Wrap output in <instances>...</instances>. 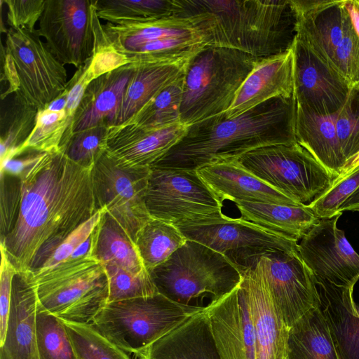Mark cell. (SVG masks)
<instances>
[{
    "mask_svg": "<svg viewBox=\"0 0 359 359\" xmlns=\"http://www.w3.org/2000/svg\"><path fill=\"white\" fill-rule=\"evenodd\" d=\"M102 265L109 281L108 303L159 293L147 270L133 273L114 264Z\"/></svg>",
    "mask_w": 359,
    "mask_h": 359,
    "instance_id": "obj_41",
    "label": "cell"
},
{
    "mask_svg": "<svg viewBox=\"0 0 359 359\" xmlns=\"http://www.w3.org/2000/svg\"><path fill=\"white\" fill-rule=\"evenodd\" d=\"M93 0H46L36 30L63 65L76 68L91 57L94 48Z\"/></svg>",
    "mask_w": 359,
    "mask_h": 359,
    "instance_id": "obj_16",
    "label": "cell"
},
{
    "mask_svg": "<svg viewBox=\"0 0 359 359\" xmlns=\"http://www.w3.org/2000/svg\"><path fill=\"white\" fill-rule=\"evenodd\" d=\"M36 30L9 27L6 32L5 49L13 60L19 78L20 89L15 93L39 110L65 91L68 80L65 65Z\"/></svg>",
    "mask_w": 359,
    "mask_h": 359,
    "instance_id": "obj_12",
    "label": "cell"
},
{
    "mask_svg": "<svg viewBox=\"0 0 359 359\" xmlns=\"http://www.w3.org/2000/svg\"><path fill=\"white\" fill-rule=\"evenodd\" d=\"M287 347L289 359H341L319 306L290 328Z\"/></svg>",
    "mask_w": 359,
    "mask_h": 359,
    "instance_id": "obj_32",
    "label": "cell"
},
{
    "mask_svg": "<svg viewBox=\"0 0 359 359\" xmlns=\"http://www.w3.org/2000/svg\"><path fill=\"white\" fill-rule=\"evenodd\" d=\"M182 122L161 128H146L122 123L109 126L107 154L121 167H150L187 133Z\"/></svg>",
    "mask_w": 359,
    "mask_h": 359,
    "instance_id": "obj_19",
    "label": "cell"
},
{
    "mask_svg": "<svg viewBox=\"0 0 359 359\" xmlns=\"http://www.w3.org/2000/svg\"><path fill=\"white\" fill-rule=\"evenodd\" d=\"M38 109L15 93L1 118V163L15 157L34 128Z\"/></svg>",
    "mask_w": 359,
    "mask_h": 359,
    "instance_id": "obj_36",
    "label": "cell"
},
{
    "mask_svg": "<svg viewBox=\"0 0 359 359\" xmlns=\"http://www.w3.org/2000/svg\"><path fill=\"white\" fill-rule=\"evenodd\" d=\"M32 273L40 305L61 320L91 324L109 302L105 269L93 256Z\"/></svg>",
    "mask_w": 359,
    "mask_h": 359,
    "instance_id": "obj_6",
    "label": "cell"
},
{
    "mask_svg": "<svg viewBox=\"0 0 359 359\" xmlns=\"http://www.w3.org/2000/svg\"><path fill=\"white\" fill-rule=\"evenodd\" d=\"M0 196L1 241L11 231L18 219L21 200L20 179L1 172Z\"/></svg>",
    "mask_w": 359,
    "mask_h": 359,
    "instance_id": "obj_47",
    "label": "cell"
},
{
    "mask_svg": "<svg viewBox=\"0 0 359 359\" xmlns=\"http://www.w3.org/2000/svg\"><path fill=\"white\" fill-rule=\"evenodd\" d=\"M205 307L165 331L136 357L138 359H219Z\"/></svg>",
    "mask_w": 359,
    "mask_h": 359,
    "instance_id": "obj_23",
    "label": "cell"
},
{
    "mask_svg": "<svg viewBox=\"0 0 359 359\" xmlns=\"http://www.w3.org/2000/svg\"><path fill=\"white\" fill-rule=\"evenodd\" d=\"M187 240L175 225L151 217L137 233L135 243L146 269L150 272L165 262Z\"/></svg>",
    "mask_w": 359,
    "mask_h": 359,
    "instance_id": "obj_35",
    "label": "cell"
},
{
    "mask_svg": "<svg viewBox=\"0 0 359 359\" xmlns=\"http://www.w3.org/2000/svg\"><path fill=\"white\" fill-rule=\"evenodd\" d=\"M93 30L95 43L93 55L85 64L87 74L92 81L130 63L129 59L117 51L107 39L102 28V24L96 13L95 6Z\"/></svg>",
    "mask_w": 359,
    "mask_h": 359,
    "instance_id": "obj_43",
    "label": "cell"
},
{
    "mask_svg": "<svg viewBox=\"0 0 359 359\" xmlns=\"http://www.w3.org/2000/svg\"><path fill=\"white\" fill-rule=\"evenodd\" d=\"M67 100L66 88L58 97L38 110L34 128L16 156L27 151L64 152L73 136V123L67 111Z\"/></svg>",
    "mask_w": 359,
    "mask_h": 359,
    "instance_id": "obj_31",
    "label": "cell"
},
{
    "mask_svg": "<svg viewBox=\"0 0 359 359\" xmlns=\"http://www.w3.org/2000/svg\"><path fill=\"white\" fill-rule=\"evenodd\" d=\"M236 160L264 183L302 205L327 190L334 180L297 142L259 147Z\"/></svg>",
    "mask_w": 359,
    "mask_h": 359,
    "instance_id": "obj_8",
    "label": "cell"
},
{
    "mask_svg": "<svg viewBox=\"0 0 359 359\" xmlns=\"http://www.w3.org/2000/svg\"><path fill=\"white\" fill-rule=\"evenodd\" d=\"M294 96L275 97L236 117L224 113L188 126L185 135L150 167L197 171L256 149L297 142Z\"/></svg>",
    "mask_w": 359,
    "mask_h": 359,
    "instance_id": "obj_2",
    "label": "cell"
},
{
    "mask_svg": "<svg viewBox=\"0 0 359 359\" xmlns=\"http://www.w3.org/2000/svg\"><path fill=\"white\" fill-rule=\"evenodd\" d=\"M335 124L347 161L359 153V85L351 88L344 105L335 114Z\"/></svg>",
    "mask_w": 359,
    "mask_h": 359,
    "instance_id": "obj_44",
    "label": "cell"
},
{
    "mask_svg": "<svg viewBox=\"0 0 359 359\" xmlns=\"http://www.w3.org/2000/svg\"><path fill=\"white\" fill-rule=\"evenodd\" d=\"M135 64L130 63L92 81L87 86L73 123L75 133L97 126H112Z\"/></svg>",
    "mask_w": 359,
    "mask_h": 359,
    "instance_id": "obj_25",
    "label": "cell"
},
{
    "mask_svg": "<svg viewBox=\"0 0 359 359\" xmlns=\"http://www.w3.org/2000/svg\"><path fill=\"white\" fill-rule=\"evenodd\" d=\"M297 15L298 30L332 63L334 51L351 22L343 1L327 0L316 10Z\"/></svg>",
    "mask_w": 359,
    "mask_h": 359,
    "instance_id": "obj_30",
    "label": "cell"
},
{
    "mask_svg": "<svg viewBox=\"0 0 359 359\" xmlns=\"http://www.w3.org/2000/svg\"><path fill=\"white\" fill-rule=\"evenodd\" d=\"M176 17L188 19L205 46L263 59L288 51L298 31L292 0H178Z\"/></svg>",
    "mask_w": 359,
    "mask_h": 359,
    "instance_id": "obj_3",
    "label": "cell"
},
{
    "mask_svg": "<svg viewBox=\"0 0 359 359\" xmlns=\"http://www.w3.org/2000/svg\"><path fill=\"white\" fill-rule=\"evenodd\" d=\"M145 203L151 217L175 226L223 215V202L197 171L150 167Z\"/></svg>",
    "mask_w": 359,
    "mask_h": 359,
    "instance_id": "obj_10",
    "label": "cell"
},
{
    "mask_svg": "<svg viewBox=\"0 0 359 359\" xmlns=\"http://www.w3.org/2000/svg\"><path fill=\"white\" fill-rule=\"evenodd\" d=\"M213 193L224 200L302 205L243 168L236 160L208 165L197 170Z\"/></svg>",
    "mask_w": 359,
    "mask_h": 359,
    "instance_id": "obj_26",
    "label": "cell"
},
{
    "mask_svg": "<svg viewBox=\"0 0 359 359\" xmlns=\"http://www.w3.org/2000/svg\"><path fill=\"white\" fill-rule=\"evenodd\" d=\"M343 6L348 13L352 25L359 37V0L343 1Z\"/></svg>",
    "mask_w": 359,
    "mask_h": 359,
    "instance_id": "obj_52",
    "label": "cell"
},
{
    "mask_svg": "<svg viewBox=\"0 0 359 359\" xmlns=\"http://www.w3.org/2000/svg\"><path fill=\"white\" fill-rule=\"evenodd\" d=\"M187 239L198 242L223 255L242 272L252 269L262 255L288 250L297 241L240 218L224 215L177 226Z\"/></svg>",
    "mask_w": 359,
    "mask_h": 359,
    "instance_id": "obj_11",
    "label": "cell"
},
{
    "mask_svg": "<svg viewBox=\"0 0 359 359\" xmlns=\"http://www.w3.org/2000/svg\"><path fill=\"white\" fill-rule=\"evenodd\" d=\"M295 135L297 142L309 151L334 180L341 175L346 161L337 135L335 114L320 115L297 105Z\"/></svg>",
    "mask_w": 359,
    "mask_h": 359,
    "instance_id": "obj_27",
    "label": "cell"
},
{
    "mask_svg": "<svg viewBox=\"0 0 359 359\" xmlns=\"http://www.w3.org/2000/svg\"><path fill=\"white\" fill-rule=\"evenodd\" d=\"M1 82L6 86L5 91L1 94V100L10 94H15L20 89V81L15 63L4 46H1Z\"/></svg>",
    "mask_w": 359,
    "mask_h": 359,
    "instance_id": "obj_50",
    "label": "cell"
},
{
    "mask_svg": "<svg viewBox=\"0 0 359 359\" xmlns=\"http://www.w3.org/2000/svg\"><path fill=\"white\" fill-rule=\"evenodd\" d=\"M100 19L114 25L154 21L176 17L178 0H93Z\"/></svg>",
    "mask_w": 359,
    "mask_h": 359,
    "instance_id": "obj_34",
    "label": "cell"
},
{
    "mask_svg": "<svg viewBox=\"0 0 359 359\" xmlns=\"http://www.w3.org/2000/svg\"><path fill=\"white\" fill-rule=\"evenodd\" d=\"M358 187L359 166L348 175L334 181L327 190L306 205L319 219L332 217Z\"/></svg>",
    "mask_w": 359,
    "mask_h": 359,
    "instance_id": "obj_45",
    "label": "cell"
},
{
    "mask_svg": "<svg viewBox=\"0 0 359 359\" xmlns=\"http://www.w3.org/2000/svg\"><path fill=\"white\" fill-rule=\"evenodd\" d=\"M341 214L320 219L301 239L298 248L316 278L337 285H355L359 280V255L337 226Z\"/></svg>",
    "mask_w": 359,
    "mask_h": 359,
    "instance_id": "obj_17",
    "label": "cell"
},
{
    "mask_svg": "<svg viewBox=\"0 0 359 359\" xmlns=\"http://www.w3.org/2000/svg\"><path fill=\"white\" fill-rule=\"evenodd\" d=\"M204 307L182 304L158 293L109 302L91 325L118 348L137 355L165 331Z\"/></svg>",
    "mask_w": 359,
    "mask_h": 359,
    "instance_id": "obj_7",
    "label": "cell"
},
{
    "mask_svg": "<svg viewBox=\"0 0 359 359\" xmlns=\"http://www.w3.org/2000/svg\"><path fill=\"white\" fill-rule=\"evenodd\" d=\"M332 63L351 88L359 84V37L351 22L334 51Z\"/></svg>",
    "mask_w": 359,
    "mask_h": 359,
    "instance_id": "obj_46",
    "label": "cell"
},
{
    "mask_svg": "<svg viewBox=\"0 0 359 359\" xmlns=\"http://www.w3.org/2000/svg\"><path fill=\"white\" fill-rule=\"evenodd\" d=\"M294 93V55L288 51L260 59L238 90L224 113L236 117L275 97H291Z\"/></svg>",
    "mask_w": 359,
    "mask_h": 359,
    "instance_id": "obj_22",
    "label": "cell"
},
{
    "mask_svg": "<svg viewBox=\"0 0 359 359\" xmlns=\"http://www.w3.org/2000/svg\"><path fill=\"white\" fill-rule=\"evenodd\" d=\"M149 273L159 293L184 305L204 297L217 301L243 279V273L226 257L189 239Z\"/></svg>",
    "mask_w": 359,
    "mask_h": 359,
    "instance_id": "obj_5",
    "label": "cell"
},
{
    "mask_svg": "<svg viewBox=\"0 0 359 359\" xmlns=\"http://www.w3.org/2000/svg\"><path fill=\"white\" fill-rule=\"evenodd\" d=\"M359 85V84H358ZM357 86V85H356Z\"/></svg>",
    "mask_w": 359,
    "mask_h": 359,
    "instance_id": "obj_56",
    "label": "cell"
},
{
    "mask_svg": "<svg viewBox=\"0 0 359 359\" xmlns=\"http://www.w3.org/2000/svg\"><path fill=\"white\" fill-rule=\"evenodd\" d=\"M108 128L102 126L74 134L63 154L76 164L93 168L107 152Z\"/></svg>",
    "mask_w": 359,
    "mask_h": 359,
    "instance_id": "obj_42",
    "label": "cell"
},
{
    "mask_svg": "<svg viewBox=\"0 0 359 359\" xmlns=\"http://www.w3.org/2000/svg\"><path fill=\"white\" fill-rule=\"evenodd\" d=\"M287 359H289L288 358Z\"/></svg>",
    "mask_w": 359,
    "mask_h": 359,
    "instance_id": "obj_55",
    "label": "cell"
},
{
    "mask_svg": "<svg viewBox=\"0 0 359 359\" xmlns=\"http://www.w3.org/2000/svg\"><path fill=\"white\" fill-rule=\"evenodd\" d=\"M292 51L297 105L320 115L337 113L347 100L351 89L349 83L299 30Z\"/></svg>",
    "mask_w": 359,
    "mask_h": 359,
    "instance_id": "obj_15",
    "label": "cell"
},
{
    "mask_svg": "<svg viewBox=\"0 0 359 359\" xmlns=\"http://www.w3.org/2000/svg\"><path fill=\"white\" fill-rule=\"evenodd\" d=\"M92 168L63 153H44L21 177L17 222L0 241L17 271H36L70 233L99 208Z\"/></svg>",
    "mask_w": 359,
    "mask_h": 359,
    "instance_id": "obj_1",
    "label": "cell"
},
{
    "mask_svg": "<svg viewBox=\"0 0 359 359\" xmlns=\"http://www.w3.org/2000/svg\"><path fill=\"white\" fill-rule=\"evenodd\" d=\"M110 43L130 63H163L188 60L205 43L186 18L102 25Z\"/></svg>",
    "mask_w": 359,
    "mask_h": 359,
    "instance_id": "obj_9",
    "label": "cell"
},
{
    "mask_svg": "<svg viewBox=\"0 0 359 359\" xmlns=\"http://www.w3.org/2000/svg\"><path fill=\"white\" fill-rule=\"evenodd\" d=\"M359 166V153L355 156L348 160L345 164L341 175L335 179L334 181L338 180L353 172L355 168Z\"/></svg>",
    "mask_w": 359,
    "mask_h": 359,
    "instance_id": "obj_54",
    "label": "cell"
},
{
    "mask_svg": "<svg viewBox=\"0 0 359 359\" xmlns=\"http://www.w3.org/2000/svg\"><path fill=\"white\" fill-rule=\"evenodd\" d=\"M259 60L237 50L205 46L184 72L181 122L189 126L225 113Z\"/></svg>",
    "mask_w": 359,
    "mask_h": 359,
    "instance_id": "obj_4",
    "label": "cell"
},
{
    "mask_svg": "<svg viewBox=\"0 0 359 359\" xmlns=\"http://www.w3.org/2000/svg\"><path fill=\"white\" fill-rule=\"evenodd\" d=\"M254 267L264 277L289 328L319 306L315 276L302 257L298 245L288 250L271 251L260 257Z\"/></svg>",
    "mask_w": 359,
    "mask_h": 359,
    "instance_id": "obj_14",
    "label": "cell"
},
{
    "mask_svg": "<svg viewBox=\"0 0 359 359\" xmlns=\"http://www.w3.org/2000/svg\"><path fill=\"white\" fill-rule=\"evenodd\" d=\"M184 75V72L123 123L146 128H161L181 122Z\"/></svg>",
    "mask_w": 359,
    "mask_h": 359,
    "instance_id": "obj_37",
    "label": "cell"
},
{
    "mask_svg": "<svg viewBox=\"0 0 359 359\" xmlns=\"http://www.w3.org/2000/svg\"><path fill=\"white\" fill-rule=\"evenodd\" d=\"M38 305L32 271H17L13 279L9 318L0 345V359H39L36 327Z\"/></svg>",
    "mask_w": 359,
    "mask_h": 359,
    "instance_id": "obj_21",
    "label": "cell"
},
{
    "mask_svg": "<svg viewBox=\"0 0 359 359\" xmlns=\"http://www.w3.org/2000/svg\"><path fill=\"white\" fill-rule=\"evenodd\" d=\"M205 311L219 359H256L253 323L241 284L210 302Z\"/></svg>",
    "mask_w": 359,
    "mask_h": 359,
    "instance_id": "obj_18",
    "label": "cell"
},
{
    "mask_svg": "<svg viewBox=\"0 0 359 359\" xmlns=\"http://www.w3.org/2000/svg\"><path fill=\"white\" fill-rule=\"evenodd\" d=\"M91 172L99 210L109 212L135 242L139 231L151 218L145 203L151 168L121 167L106 152Z\"/></svg>",
    "mask_w": 359,
    "mask_h": 359,
    "instance_id": "obj_13",
    "label": "cell"
},
{
    "mask_svg": "<svg viewBox=\"0 0 359 359\" xmlns=\"http://www.w3.org/2000/svg\"><path fill=\"white\" fill-rule=\"evenodd\" d=\"M190 59L163 63H135L134 74L123 95L114 126L130 119L184 74Z\"/></svg>",
    "mask_w": 359,
    "mask_h": 359,
    "instance_id": "obj_28",
    "label": "cell"
},
{
    "mask_svg": "<svg viewBox=\"0 0 359 359\" xmlns=\"http://www.w3.org/2000/svg\"><path fill=\"white\" fill-rule=\"evenodd\" d=\"M241 218L298 241L320 219L307 205H287L257 201H234Z\"/></svg>",
    "mask_w": 359,
    "mask_h": 359,
    "instance_id": "obj_29",
    "label": "cell"
},
{
    "mask_svg": "<svg viewBox=\"0 0 359 359\" xmlns=\"http://www.w3.org/2000/svg\"><path fill=\"white\" fill-rule=\"evenodd\" d=\"M102 210L70 233L53 250L38 269L41 271L62 263L86 257H93L94 248Z\"/></svg>",
    "mask_w": 359,
    "mask_h": 359,
    "instance_id": "obj_38",
    "label": "cell"
},
{
    "mask_svg": "<svg viewBox=\"0 0 359 359\" xmlns=\"http://www.w3.org/2000/svg\"><path fill=\"white\" fill-rule=\"evenodd\" d=\"M343 211H359V187L342 203L339 212Z\"/></svg>",
    "mask_w": 359,
    "mask_h": 359,
    "instance_id": "obj_53",
    "label": "cell"
},
{
    "mask_svg": "<svg viewBox=\"0 0 359 359\" xmlns=\"http://www.w3.org/2000/svg\"><path fill=\"white\" fill-rule=\"evenodd\" d=\"M7 6L6 22L13 28L34 32L45 8L46 0H4Z\"/></svg>",
    "mask_w": 359,
    "mask_h": 359,
    "instance_id": "obj_48",
    "label": "cell"
},
{
    "mask_svg": "<svg viewBox=\"0 0 359 359\" xmlns=\"http://www.w3.org/2000/svg\"><path fill=\"white\" fill-rule=\"evenodd\" d=\"M241 284L251 312L256 359H287L290 328L278 311L264 277L253 267L243 273Z\"/></svg>",
    "mask_w": 359,
    "mask_h": 359,
    "instance_id": "obj_20",
    "label": "cell"
},
{
    "mask_svg": "<svg viewBox=\"0 0 359 359\" xmlns=\"http://www.w3.org/2000/svg\"><path fill=\"white\" fill-rule=\"evenodd\" d=\"M1 263L0 276V345L4 341L8 327L11 302L13 279L17 270L11 264L8 256L1 247Z\"/></svg>",
    "mask_w": 359,
    "mask_h": 359,
    "instance_id": "obj_49",
    "label": "cell"
},
{
    "mask_svg": "<svg viewBox=\"0 0 359 359\" xmlns=\"http://www.w3.org/2000/svg\"><path fill=\"white\" fill-rule=\"evenodd\" d=\"M36 327L39 359H76L64 323L39 302Z\"/></svg>",
    "mask_w": 359,
    "mask_h": 359,
    "instance_id": "obj_39",
    "label": "cell"
},
{
    "mask_svg": "<svg viewBox=\"0 0 359 359\" xmlns=\"http://www.w3.org/2000/svg\"><path fill=\"white\" fill-rule=\"evenodd\" d=\"M61 320L67 329L76 359H130L126 352L93 325Z\"/></svg>",
    "mask_w": 359,
    "mask_h": 359,
    "instance_id": "obj_40",
    "label": "cell"
},
{
    "mask_svg": "<svg viewBox=\"0 0 359 359\" xmlns=\"http://www.w3.org/2000/svg\"><path fill=\"white\" fill-rule=\"evenodd\" d=\"M316 283L319 307L341 359H359V307L353 297L355 285H337L318 278Z\"/></svg>",
    "mask_w": 359,
    "mask_h": 359,
    "instance_id": "obj_24",
    "label": "cell"
},
{
    "mask_svg": "<svg viewBox=\"0 0 359 359\" xmlns=\"http://www.w3.org/2000/svg\"><path fill=\"white\" fill-rule=\"evenodd\" d=\"M44 153L27 151L1 163V172L20 177L30 169Z\"/></svg>",
    "mask_w": 359,
    "mask_h": 359,
    "instance_id": "obj_51",
    "label": "cell"
},
{
    "mask_svg": "<svg viewBox=\"0 0 359 359\" xmlns=\"http://www.w3.org/2000/svg\"><path fill=\"white\" fill-rule=\"evenodd\" d=\"M93 257L102 264H114L133 273L147 270L133 240L104 210L97 228Z\"/></svg>",
    "mask_w": 359,
    "mask_h": 359,
    "instance_id": "obj_33",
    "label": "cell"
}]
</instances>
